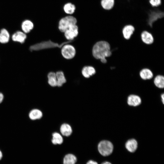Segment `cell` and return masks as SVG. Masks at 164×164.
<instances>
[{
  "label": "cell",
  "mask_w": 164,
  "mask_h": 164,
  "mask_svg": "<svg viewBox=\"0 0 164 164\" xmlns=\"http://www.w3.org/2000/svg\"><path fill=\"white\" fill-rule=\"evenodd\" d=\"M101 5L102 8L106 10H111L115 5V0H101Z\"/></svg>",
  "instance_id": "cell-15"
},
{
  "label": "cell",
  "mask_w": 164,
  "mask_h": 164,
  "mask_svg": "<svg viewBox=\"0 0 164 164\" xmlns=\"http://www.w3.org/2000/svg\"><path fill=\"white\" fill-rule=\"evenodd\" d=\"M64 36L67 39L71 40L76 37L78 34V28L77 24L70 27L64 32Z\"/></svg>",
  "instance_id": "cell-5"
},
{
  "label": "cell",
  "mask_w": 164,
  "mask_h": 164,
  "mask_svg": "<svg viewBox=\"0 0 164 164\" xmlns=\"http://www.w3.org/2000/svg\"><path fill=\"white\" fill-rule=\"evenodd\" d=\"M141 78L144 80H149L152 78L153 74L152 71L148 68H144L139 73Z\"/></svg>",
  "instance_id": "cell-16"
},
{
  "label": "cell",
  "mask_w": 164,
  "mask_h": 164,
  "mask_svg": "<svg viewBox=\"0 0 164 164\" xmlns=\"http://www.w3.org/2000/svg\"><path fill=\"white\" fill-rule=\"evenodd\" d=\"M81 73L83 76L85 78H88L90 77L89 74L88 66H85L83 68Z\"/></svg>",
  "instance_id": "cell-25"
},
{
  "label": "cell",
  "mask_w": 164,
  "mask_h": 164,
  "mask_svg": "<svg viewBox=\"0 0 164 164\" xmlns=\"http://www.w3.org/2000/svg\"><path fill=\"white\" fill-rule=\"evenodd\" d=\"M125 146L127 150L131 152H135L138 147V143L134 139L128 140L125 143Z\"/></svg>",
  "instance_id": "cell-13"
},
{
  "label": "cell",
  "mask_w": 164,
  "mask_h": 164,
  "mask_svg": "<svg viewBox=\"0 0 164 164\" xmlns=\"http://www.w3.org/2000/svg\"><path fill=\"white\" fill-rule=\"evenodd\" d=\"M26 38V35L23 32L20 31L16 32L12 36V39L13 41L22 43H24Z\"/></svg>",
  "instance_id": "cell-11"
},
{
  "label": "cell",
  "mask_w": 164,
  "mask_h": 164,
  "mask_svg": "<svg viewBox=\"0 0 164 164\" xmlns=\"http://www.w3.org/2000/svg\"><path fill=\"white\" fill-rule=\"evenodd\" d=\"M42 111L38 109H33L31 110L29 113V117L32 120H36L41 119L43 117Z\"/></svg>",
  "instance_id": "cell-9"
},
{
  "label": "cell",
  "mask_w": 164,
  "mask_h": 164,
  "mask_svg": "<svg viewBox=\"0 0 164 164\" xmlns=\"http://www.w3.org/2000/svg\"><path fill=\"white\" fill-rule=\"evenodd\" d=\"M155 85L160 88H163L164 87V77L163 76L158 75L155 78L154 80Z\"/></svg>",
  "instance_id": "cell-23"
},
{
  "label": "cell",
  "mask_w": 164,
  "mask_h": 164,
  "mask_svg": "<svg viewBox=\"0 0 164 164\" xmlns=\"http://www.w3.org/2000/svg\"><path fill=\"white\" fill-rule=\"evenodd\" d=\"M2 153L1 151L0 150V160L2 159Z\"/></svg>",
  "instance_id": "cell-30"
},
{
  "label": "cell",
  "mask_w": 164,
  "mask_h": 164,
  "mask_svg": "<svg viewBox=\"0 0 164 164\" xmlns=\"http://www.w3.org/2000/svg\"><path fill=\"white\" fill-rule=\"evenodd\" d=\"M76 9L75 5L71 2H68L64 5L63 10L67 14L71 15L75 12Z\"/></svg>",
  "instance_id": "cell-17"
},
{
  "label": "cell",
  "mask_w": 164,
  "mask_h": 164,
  "mask_svg": "<svg viewBox=\"0 0 164 164\" xmlns=\"http://www.w3.org/2000/svg\"><path fill=\"white\" fill-rule=\"evenodd\" d=\"M92 53L94 58L100 60L103 63H106L107 62L106 58L112 54L109 44L104 41L97 42L93 46Z\"/></svg>",
  "instance_id": "cell-1"
},
{
  "label": "cell",
  "mask_w": 164,
  "mask_h": 164,
  "mask_svg": "<svg viewBox=\"0 0 164 164\" xmlns=\"http://www.w3.org/2000/svg\"><path fill=\"white\" fill-rule=\"evenodd\" d=\"M141 100L139 97L135 95H131L128 98V104L130 106H136L141 103Z\"/></svg>",
  "instance_id": "cell-12"
},
{
  "label": "cell",
  "mask_w": 164,
  "mask_h": 164,
  "mask_svg": "<svg viewBox=\"0 0 164 164\" xmlns=\"http://www.w3.org/2000/svg\"><path fill=\"white\" fill-rule=\"evenodd\" d=\"M135 30L134 27L132 25L128 24L125 26L123 28L122 33L124 38L129 39Z\"/></svg>",
  "instance_id": "cell-7"
},
{
  "label": "cell",
  "mask_w": 164,
  "mask_h": 164,
  "mask_svg": "<svg viewBox=\"0 0 164 164\" xmlns=\"http://www.w3.org/2000/svg\"><path fill=\"white\" fill-rule=\"evenodd\" d=\"M57 81V86L61 87L66 83V79L62 71H58L56 73Z\"/></svg>",
  "instance_id": "cell-18"
},
{
  "label": "cell",
  "mask_w": 164,
  "mask_h": 164,
  "mask_svg": "<svg viewBox=\"0 0 164 164\" xmlns=\"http://www.w3.org/2000/svg\"><path fill=\"white\" fill-rule=\"evenodd\" d=\"M33 23L29 20H26L23 21L21 25L22 29L25 33L29 32L33 29Z\"/></svg>",
  "instance_id": "cell-14"
},
{
  "label": "cell",
  "mask_w": 164,
  "mask_h": 164,
  "mask_svg": "<svg viewBox=\"0 0 164 164\" xmlns=\"http://www.w3.org/2000/svg\"><path fill=\"white\" fill-rule=\"evenodd\" d=\"M60 131L62 135L68 137L72 134V129L71 126L69 124L63 123L60 127Z\"/></svg>",
  "instance_id": "cell-10"
},
{
  "label": "cell",
  "mask_w": 164,
  "mask_h": 164,
  "mask_svg": "<svg viewBox=\"0 0 164 164\" xmlns=\"http://www.w3.org/2000/svg\"><path fill=\"white\" fill-rule=\"evenodd\" d=\"M51 142L54 145H60L63 142V139L62 135L59 133L55 132L52 134V138Z\"/></svg>",
  "instance_id": "cell-22"
},
{
  "label": "cell",
  "mask_w": 164,
  "mask_h": 164,
  "mask_svg": "<svg viewBox=\"0 0 164 164\" xmlns=\"http://www.w3.org/2000/svg\"><path fill=\"white\" fill-rule=\"evenodd\" d=\"M77 19L72 15H68L60 19L58 22V28L61 32H63L70 26L77 24Z\"/></svg>",
  "instance_id": "cell-2"
},
{
  "label": "cell",
  "mask_w": 164,
  "mask_h": 164,
  "mask_svg": "<svg viewBox=\"0 0 164 164\" xmlns=\"http://www.w3.org/2000/svg\"><path fill=\"white\" fill-rule=\"evenodd\" d=\"M101 164H111L109 162H105L102 163Z\"/></svg>",
  "instance_id": "cell-31"
},
{
  "label": "cell",
  "mask_w": 164,
  "mask_h": 164,
  "mask_svg": "<svg viewBox=\"0 0 164 164\" xmlns=\"http://www.w3.org/2000/svg\"><path fill=\"white\" fill-rule=\"evenodd\" d=\"M4 98V96L3 94L0 92V104L3 101Z\"/></svg>",
  "instance_id": "cell-27"
},
{
  "label": "cell",
  "mask_w": 164,
  "mask_h": 164,
  "mask_svg": "<svg viewBox=\"0 0 164 164\" xmlns=\"http://www.w3.org/2000/svg\"><path fill=\"white\" fill-rule=\"evenodd\" d=\"M161 97L162 98V101L163 104H164V94H162L161 95Z\"/></svg>",
  "instance_id": "cell-29"
},
{
  "label": "cell",
  "mask_w": 164,
  "mask_h": 164,
  "mask_svg": "<svg viewBox=\"0 0 164 164\" xmlns=\"http://www.w3.org/2000/svg\"><path fill=\"white\" fill-rule=\"evenodd\" d=\"M88 70L90 76L94 75L96 73L95 68L91 66H88Z\"/></svg>",
  "instance_id": "cell-26"
},
{
  "label": "cell",
  "mask_w": 164,
  "mask_h": 164,
  "mask_svg": "<svg viewBox=\"0 0 164 164\" xmlns=\"http://www.w3.org/2000/svg\"><path fill=\"white\" fill-rule=\"evenodd\" d=\"M99 152L102 155L107 156L110 155L112 152L113 146L110 141L103 140L101 141L98 145Z\"/></svg>",
  "instance_id": "cell-3"
},
{
  "label": "cell",
  "mask_w": 164,
  "mask_h": 164,
  "mask_svg": "<svg viewBox=\"0 0 164 164\" xmlns=\"http://www.w3.org/2000/svg\"><path fill=\"white\" fill-rule=\"evenodd\" d=\"M149 2L152 7H157L161 5L162 0H149Z\"/></svg>",
  "instance_id": "cell-24"
},
{
  "label": "cell",
  "mask_w": 164,
  "mask_h": 164,
  "mask_svg": "<svg viewBox=\"0 0 164 164\" xmlns=\"http://www.w3.org/2000/svg\"><path fill=\"white\" fill-rule=\"evenodd\" d=\"M61 53L65 59L70 60L73 58L75 55L76 50L74 47L70 44L63 46L61 50Z\"/></svg>",
  "instance_id": "cell-4"
},
{
  "label": "cell",
  "mask_w": 164,
  "mask_h": 164,
  "mask_svg": "<svg viewBox=\"0 0 164 164\" xmlns=\"http://www.w3.org/2000/svg\"><path fill=\"white\" fill-rule=\"evenodd\" d=\"M48 82L51 86L55 87L57 86V81L56 73L50 72L47 75Z\"/></svg>",
  "instance_id": "cell-19"
},
{
  "label": "cell",
  "mask_w": 164,
  "mask_h": 164,
  "mask_svg": "<svg viewBox=\"0 0 164 164\" xmlns=\"http://www.w3.org/2000/svg\"><path fill=\"white\" fill-rule=\"evenodd\" d=\"M164 16V13L162 12H152L149 15L148 24L151 26H152L153 23L159 19H161Z\"/></svg>",
  "instance_id": "cell-6"
},
{
  "label": "cell",
  "mask_w": 164,
  "mask_h": 164,
  "mask_svg": "<svg viewBox=\"0 0 164 164\" xmlns=\"http://www.w3.org/2000/svg\"><path fill=\"white\" fill-rule=\"evenodd\" d=\"M77 161L76 156L72 154L65 155L63 159V164H75Z\"/></svg>",
  "instance_id": "cell-20"
},
{
  "label": "cell",
  "mask_w": 164,
  "mask_h": 164,
  "mask_svg": "<svg viewBox=\"0 0 164 164\" xmlns=\"http://www.w3.org/2000/svg\"><path fill=\"white\" fill-rule=\"evenodd\" d=\"M141 39L145 43L150 44L154 42V38L152 35L147 31H144L141 35Z\"/></svg>",
  "instance_id": "cell-8"
},
{
  "label": "cell",
  "mask_w": 164,
  "mask_h": 164,
  "mask_svg": "<svg viewBox=\"0 0 164 164\" xmlns=\"http://www.w3.org/2000/svg\"><path fill=\"white\" fill-rule=\"evenodd\" d=\"M86 164H98V163L95 161L92 160H90L88 161Z\"/></svg>",
  "instance_id": "cell-28"
},
{
  "label": "cell",
  "mask_w": 164,
  "mask_h": 164,
  "mask_svg": "<svg viewBox=\"0 0 164 164\" xmlns=\"http://www.w3.org/2000/svg\"><path fill=\"white\" fill-rule=\"evenodd\" d=\"M9 34L5 29H2L0 32V42L5 43L8 42L9 39Z\"/></svg>",
  "instance_id": "cell-21"
}]
</instances>
